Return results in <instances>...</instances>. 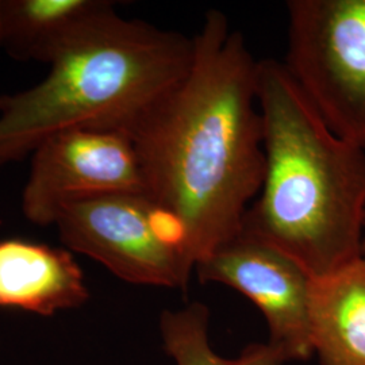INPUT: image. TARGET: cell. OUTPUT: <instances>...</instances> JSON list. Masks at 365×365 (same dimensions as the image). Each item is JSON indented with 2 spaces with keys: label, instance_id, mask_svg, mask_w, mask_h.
Here are the masks:
<instances>
[{
  "label": "cell",
  "instance_id": "obj_6",
  "mask_svg": "<svg viewBox=\"0 0 365 365\" xmlns=\"http://www.w3.org/2000/svg\"><path fill=\"white\" fill-rule=\"evenodd\" d=\"M30 156L21 207L37 226L54 225L63 210L81 200L145 192L138 155L125 131L68 129L46 138Z\"/></svg>",
  "mask_w": 365,
  "mask_h": 365
},
{
  "label": "cell",
  "instance_id": "obj_11",
  "mask_svg": "<svg viewBox=\"0 0 365 365\" xmlns=\"http://www.w3.org/2000/svg\"><path fill=\"white\" fill-rule=\"evenodd\" d=\"M209 309L199 302L180 310H165L160 333L165 353L176 365H286L287 361L268 342L250 344L235 359L222 357L210 344Z\"/></svg>",
  "mask_w": 365,
  "mask_h": 365
},
{
  "label": "cell",
  "instance_id": "obj_5",
  "mask_svg": "<svg viewBox=\"0 0 365 365\" xmlns=\"http://www.w3.org/2000/svg\"><path fill=\"white\" fill-rule=\"evenodd\" d=\"M54 225L66 247L128 283L185 289L195 271L175 223L145 192L81 200Z\"/></svg>",
  "mask_w": 365,
  "mask_h": 365
},
{
  "label": "cell",
  "instance_id": "obj_7",
  "mask_svg": "<svg viewBox=\"0 0 365 365\" xmlns=\"http://www.w3.org/2000/svg\"><path fill=\"white\" fill-rule=\"evenodd\" d=\"M202 283H220L247 297L269 330L268 344L289 361L313 356L309 327L312 276L282 250L241 230L195 271Z\"/></svg>",
  "mask_w": 365,
  "mask_h": 365
},
{
  "label": "cell",
  "instance_id": "obj_4",
  "mask_svg": "<svg viewBox=\"0 0 365 365\" xmlns=\"http://www.w3.org/2000/svg\"><path fill=\"white\" fill-rule=\"evenodd\" d=\"M284 66L327 128L365 149V0H289Z\"/></svg>",
  "mask_w": 365,
  "mask_h": 365
},
{
  "label": "cell",
  "instance_id": "obj_1",
  "mask_svg": "<svg viewBox=\"0 0 365 365\" xmlns=\"http://www.w3.org/2000/svg\"><path fill=\"white\" fill-rule=\"evenodd\" d=\"M257 66L227 16L210 10L185 78L126 131L145 194L175 223L195 265L241 232L260 192Z\"/></svg>",
  "mask_w": 365,
  "mask_h": 365
},
{
  "label": "cell",
  "instance_id": "obj_13",
  "mask_svg": "<svg viewBox=\"0 0 365 365\" xmlns=\"http://www.w3.org/2000/svg\"><path fill=\"white\" fill-rule=\"evenodd\" d=\"M0 7H1V0H0ZM0 49H1V21H0Z\"/></svg>",
  "mask_w": 365,
  "mask_h": 365
},
{
  "label": "cell",
  "instance_id": "obj_10",
  "mask_svg": "<svg viewBox=\"0 0 365 365\" xmlns=\"http://www.w3.org/2000/svg\"><path fill=\"white\" fill-rule=\"evenodd\" d=\"M113 10L108 0H1V49L18 61L51 66Z\"/></svg>",
  "mask_w": 365,
  "mask_h": 365
},
{
  "label": "cell",
  "instance_id": "obj_2",
  "mask_svg": "<svg viewBox=\"0 0 365 365\" xmlns=\"http://www.w3.org/2000/svg\"><path fill=\"white\" fill-rule=\"evenodd\" d=\"M257 101L265 173L241 230L333 274L363 256L365 149L327 128L284 63L259 61Z\"/></svg>",
  "mask_w": 365,
  "mask_h": 365
},
{
  "label": "cell",
  "instance_id": "obj_8",
  "mask_svg": "<svg viewBox=\"0 0 365 365\" xmlns=\"http://www.w3.org/2000/svg\"><path fill=\"white\" fill-rule=\"evenodd\" d=\"M88 299L84 274L69 250L22 238L0 241V309L53 315Z\"/></svg>",
  "mask_w": 365,
  "mask_h": 365
},
{
  "label": "cell",
  "instance_id": "obj_12",
  "mask_svg": "<svg viewBox=\"0 0 365 365\" xmlns=\"http://www.w3.org/2000/svg\"><path fill=\"white\" fill-rule=\"evenodd\" d=\"M363 256L365 257V223H364V237H363Z\"/></svg>",
  "mask_w": 365,
  "mask_h": 365
},
{
  "label": "cell",
  "instance_id": "obj_3",
  "mask_svg": "<svg viewBox=\"0 0 365 365\" xmlns=\"http://www.w3.org/2000/svg\"><path fill=\"white\" fill-rule=\"evenodd\" d=\"M194 60V38L115 10L95 21L37 86L0 96V168L60 131L129 130L173 90Z\"/></svg>",
  "mask_w": 365,
  "mask_h": 365
},
{
  "label": "cell",
  "instance_id": "obj_9",
  "mask_svg": "<svg viewBox=\"0 0 365 365\" xmlns=\"http://www.w3.org/2000/svg\"><path fill=\"white\" fill-rule=\"evenodd\" d=\"M309 327L321 365H365V257L312 277Z\"/></svg>",
  "mask_w": 365,
  "mask_h": 365
}]
</instances>
